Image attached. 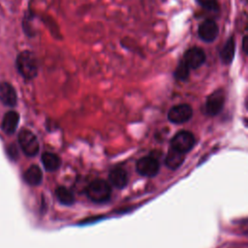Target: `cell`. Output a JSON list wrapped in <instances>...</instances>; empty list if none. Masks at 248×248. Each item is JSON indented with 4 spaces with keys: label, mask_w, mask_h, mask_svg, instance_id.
<instances>
[{
    "label": "cell",
    "mask_w": 248,
    "mask_h": 248,
    "mask_svg": "<svg viewBox=\"0 0 248 248\" xmlns=\"http://www.w3.org/2000/svg\"><path fill=\"white\" fill-rule=\"evenodd\" d=\"M247 46H248V38H247V36H244L243 39H242V49H243V52L245 54L248 53Z\"/></svg>",
    "instance_id": "21"
},
{
    "label": "cell",
    "mask_w": 248,
    "mask_h": 248,
    "mask_svg": "<svg viewBox=\"0 0 248 248\" xmlns=\"http://www.w3.org/2000/svg\"><path fill=\"white\" fill-rule=\"evenodd\" d=\"M86 195L90 201L96 203H103L110 199L111 189L107 181L96 179L87 186Z\"/></svg>",
    "instance_id": "2"
},
{
    "label": "cell",
    "mask_w": 248,
    "mask_h": 248,
    "mask_svg": "<svg viewBox=\"0 0 248 248\" xmlns=\"http://www.w3.org/2000/svg\"><path fill=\"white\" fill-rule=\"evenodd\" d=\"M195 145V137L189 131H180L176 133L170 140V148L183 154L189 152Z\"/></svg>",
    "instance_id": "4"
},
{
    "label": "cell",
    "mask_w": 248,
    "mask_h": 248,
    "mask_svg": "<svg viewBox=\"0 0 248 248\" xmlns=\"http://www.w3.org/2000/svg\"><path fill=\"white\" fill-rule=\"evenodd\" d=\"M0 101L7 107H15L16 105V91L14 86L7 81L0 82Z\"/></svg>",
    "instance_id": "10"
},
{
    "label": "cell",
    "mask_w": 248,
    "mask_h": 248,
    "mask_svg": "<svg viewBox=\"0 0 248 248\" xmlns=\"http://www.w3.org/2000/svg\"><path fill=\"white\" fill-rule=\"evenodd\" d=\"M18 143L23 153L29 157L38 154L40 144L37 137L29 130L23 129L18 134Z\"/></svg>",
    "instance_id": "3"
},
{
    "label": "cell",
    "mask_w": 248,
    "mask_h": 248,
    "mask_svg": "<svg viewBox=\"0 0 248 248\" xmlns=\"http://www.w3.org/2000/svg\"><path fill=\"white\" fill-rule=\"evenodd\" d=\"M235 52V41L234 38L232 36L228 39V41L225 43L223 48L220 51V58L224 64H230L233 57Z\"/></svg>",
    "instance_id": "15"
},
{
    "label": "cell",
    "mask_w": 248,
    "mask_h": 248,
    "mask_svg": "<svg viewBox=\"0 0 248 248\" xmlns=\"http://www.w3.org/2000/svg\"><path fill=\"white\" fill-rule=\"evenodd\" d=\"M108 180L114 187L118 189H122L128 183V175L123 169L116 168L110 170L108 174Z\"/></svg>",
    "instance_id": "12"
},
{
    "label": "cell",
    "mask_w": 248,
    "mask_h": 248,
    "mask_svg": "<svg viewBox=\"0 0 248 248\" xmlns=\"http://www.w3.org/2000/svg\"><path fill=\"white\" fill-rule=\"evenodd\" d=\"M8 154L13 159H15L17 156V149H16V147L14 144L10 145V147L8 148Z\"/></svg>",
    "instance_id": "20"
},
{
    "label": "cell",
    "mask_w": 248,
    "mask_h": 248,
    "mask_svg": "<svg viewBox=\"0 0 248 248\" xmlns=\"http://www.w3.org/2000/svg\"><path fill=\"white\" fill-rule=\"evenodd\" d=\"M17 72L25 79H33L38 75V61L35 54L30 50L18 53L16 60Z\"/></svg>",
    "instance_id": "1"
},
{
    "label": "cell",
    "mask_w": 248,
    "mask_h": 248,
    "mask_svg": "<svg viewBox=\"0 0 248 248\" xmlns=\"http://www.w3.org/2000/svg\"><path fill=\"white\" fill-rule=\"evenodd\" d=\"M55 195L57 200L64 205H72L75 202V197L73 193L64 186H59L55 190Z\"/></svg>",
    "instance_id": "17"
},
{
    "label": "cell",
    "mask_w": 248,
    "mask_h": 248,
    "mask_svg": "<svg viewBox=\"0 0 248 248\" xmlns=\"http://www.w3.org/2000/svg\"><path fill=\"white\" fill-rule=\"evenodd\" d=\"M198 3L207 9L209 11H217L218 10V1L217 0H197Z\"/></svg>",
    "instance_id": "19"
},
{
    "label": "cell",
    "mask_w": 248,
    "mask_h": 248,
    "mask_svg": "<svg viewBox=\"0 0 248 248\" xmlns=\"http://www.w3.org/2000/svg\"><path fill=\"white\" fill-rule=\"evenodd\" d=\"M198 34L202 41L206 43L213 42L218 36V25L213 19H205L200 24Z\"/></svg>",
    "instance_id": "9"
},
{
    "label": "cell",
    "mask_w": 248,
    "mask_h": 248,
    "mask_svg": "<svg viewBox=\"0 0 248 248\" xmlns=\"http://www.w3.org/2000/svg\"><path fill=\"white\" fill-rule=\"evenodd\" d=\"M137 171L142 176L152 177L155 176L160 170V163L155 156L149 155L142 157L137 162Z\"/></svg>",
    "instance_id": "5"
},
{
    "label": "cell",
    "mask_w": 248,
    "mask_h": 248,
    "mask_svg": "<svg viewBox=\"0 0 248 248\" xmlns=\"http://www.w3.org/2000/svg\"><path fill=\"white\" fill-rule=\"evenodd\" d=\"M206 56L202 48L194 46L187 49L183 56V61L188 66L189 69H198L200 68L205 61Z\"/></svg>",
    "instance_id": "8"
},
{
    "label": "cell",
    "mask_w": 248,
    "mask_h": 248,
    "mask_svg": "<svg viewBox=\"0 0 248 248\" xmlns=\"http://www.w3.org/2000/svg\"><path fill=\"white\" fill-rule=\"evenodd\" d=\"M193 116V108L188 104L173 106L168 113V118L171 123L182 124L187 122Z\"/></svg>",
    "instance_id": "7"
},
{
    "label": "cell",
    "mask_w": 248,
    "mask_h": 248,
    "mask_svg": "<svg viewBox=\"0 0 248 248\" xmlns=\"http://www.w3.org/2000/svg\"><path fill=\"white\" fill-rule=\"evenodd\" d=\"M23 179L29 185H32V186L39 185L43 180L42 170L37 165H32L24 172Z\"/></svg>",
    "instance_id": "13"
},
{
    "label": "cell",
    "mask_w": 248,
    "mask_h": 248,
    "mask_svg": "<svg viewBox=\"0 0 248 248\" xmlns=\"http://www.w3.org/2000/svg\"><path fill=\"white\" fill-rule=\"evenodd\" d=\"M18 121H19V115L16 111L10 110L6 112L2 120L3 131L8 135L14 134L17 128Z\"/></svg>",
    "instance_id": "11"
},
{
    "label": "cell",
    "mask_w": 248,
    "mask_h": 248,
    "mask_svg": "<svg viewBox=\"0 0 248 248\" xmlns=\"http://www.w3.org/2000/svg\"><path fill=\"white\" fill-rule=\"evenodd\" d=\"M189 73H190V69L185 64V62L181 60L174 71V78L178 80H186L189 77Z\"/></svg>",
    "instance_id": "18"
},
{
    "label": "cell",
    "mask_w": 248,
    "mask_h": 248,
    "mask_svg": "<svg viewBox=\"0 0 248 248\" xmlns=\"http://www.w3.org/2000/svg\"><path fill=\"white\" fill-rule=\"evenodd\" d=\"M42 163L47 171H54L60 167L61 160L56 154L46 152L42 155Z\"/></svg>",
    "instance_id": "16"
},
{
    "label": "cell",
    "mask_w": 248,
    "mask_h": 248,
    "mask_svg": "<svg viewBox=\"0 0 248 248\" xmlns=\"http://www.w3.org/2000/svg\"><path fill=\"white\" fill-rule=\"evenodd\" d=\"M225 104V92L223 89H217L212 92L206 99L204 110L207 115L214 116L218 114Z\"/></svg>",
    "instance_id": "6"
},
{
    "label": "cell",
    "mask_w": 248,
    "mask_h": 248,
    "mask_svg": "<svg viewBox=\"0 0 248 248\" xmlns=\"http://www.w3.org/2000/svg\"><path fill=\"white\" fill-rule=\"evenodd\" d=\"M184 157H185V154H183L175 149L170 148V150L166 156V159H165V164L169 169L176 170L184 162Z\"/></svg>",
    "instance_id": "14"
}]
</instances>
